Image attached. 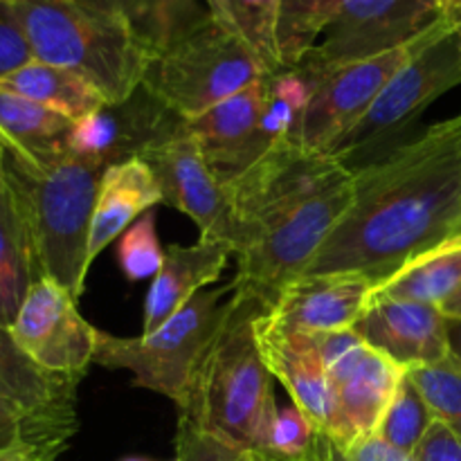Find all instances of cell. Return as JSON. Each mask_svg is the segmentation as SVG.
<instances>
[{"mask_svg":"<svg viewBox=\"0 0 461 461\" xmlns=\"http://www.w3.org/2000/svg\"><path fill=\"white\" fill-rule=\"evenodd\" d=\"M461 234V113L354 171V201L304 275L358 273L383 284Z\"/></svg>","mask_w":461,"mask_h":461,"instance_id":"cell-1","label":"cell"},{"mask_svg":"<svg viewBox=\"0 0 461 461\" xmlns=\"http://www.w3.org/2000/svg\"><path fill=\"white\" fill-rule=\"evenodd\" d=\"M102 174V167L68 147L48 156L5 149V183L30 232L39 275L61 284L75 300L90 270L88 237Z\"/></svg>","mask_w":461,"mask_h":461,"instance_id":"cell-2","label":"cell"},{"mask_svg":"<svg viewBox=\"0 0 461 461\" xmlns=\"http://www.w3.org/2000/svg\"><path fill=\"white\" fill-rule=\"evenodd\" d=\"M264 311L266 306L248 293H232L198 363L187 401L178 408L180 417L250 453H261L277 412L275 378L261 358L255 336V320Z\"/></svg>","mask_w":461,"mask_h":461,"instance_id":"cell-3","label":"cell"},{"mask_svg":"<svg viewBox=\"0 0 461 461\" xmlns=\"http://www.w3.org/2000/svg\"><path fill=\"white\" fill-rule=\"evenodd\" d=\"M36 61L84 77L106 104H124L142 88L153 54L117 21L72 0H7Z\"/></svg>","mask_w":461,"mask_h":461,"instance_id":"cell-4","label":"cell"},{"mask_svg":"<svg viewBox=\"0 0 461 461\" xmlns=\"http://www.w3.org/2000/svg\"><path fill=\"white\" fill-rule=\"evenodd\" d=\"M461 84V43L448 18L426 32L403 68L378 93L358 124L338 142L331 158L351 171L374 165L403 142L435 99Z\"/></svg>","mask_w":461,"mask_h":461,"instance_id":"cell-5","label":"cell"},{"mask_svg":"<svg viewBox=\"0 0 461 461\" xmlns=\"http://www.w3.org/2000/svg\"><path fill=\"white\" fill-rule=\"evenodd\" d=\"M268 75L243 41L207 16L149 66L142 88L180 120H194Z\"/></svg>","mask_w":461,"mask_h":461,"instance_id":"cell-6","label":"cell"},{"mask_svg":"<svg viewBox=\"0 0 461 461\" xmlns=\"http://www.w3.org/2000/svg\"><path fill=\"white\" fill-rule=\"evenodd\" d=\"M228 293H234V284L196 293L160 329L140 338H120L97 329L95 363L126 369L133 374L135 387L158 392L180 408L187 401L198 363L223 320L228 304L223 297Z\"/></svg>","mask_w":461,"mask_h":461,"instance_id":"cell-7","label":"cell"},{"mask_svg":"<svg viewBox=\"0 0 461 461\" xmlns=\"http://www.w3.org/2000/svg\"><path fill=\"white\" fill-rule=\"evenodd\" d=\"M351 201L354 171L342 169L286 219L237 252L239 270L232 282L234 291L248 293L270 309L279 293L304 275L306 266L349 210Z\"/></svg>","mask_w":461,"mask_h":461,"instance_id":"cell-8","label":"cell"},{"mask_svg":"<svg viewBox=\"0 0 461 461\" xmlns=\"http://www.w3.org/2000/svg\"><path fill=\"white\" fill-rule=\"evenodd\" d=\"M342 169L347 167L336 158L313 153L297 142L270 147L246 174L225 185L232 255L286 219Z\"/></svg>","mask_w":461,"mask_h":461,"instance_id":"cell-9","label":"cell"},{"mask_svg":"<svg viewBox=\"0 0 461 461\" xmlns=\"http://www.w3.org/2000/svg\"><path fill=\"white\" fill-rule=\"evenodd\" d=\"M444 18L437 0H336L315 48L297 66L327 70L412 43Z\"/></svg>","mask_w":461,"mask_h":461,"instance_id":"cell-10","label":"cell"},{"mask_svg":"<svg viewBox=\"0 0 461 461\" xmlns=\"http://www.w3.org/2000/svg\"><path fill=\"white\" fill-rule=\"evenodd\" d=\"M423 36L378 57L342 63L327 70H311L315 75V90L302 122V147L313 153L331 156L338 142L369 111L387 81L408 63Z\"/></svg>","mask_w":461,"mask_h":461,"instance_id":"cell-11","label":"cell"},{"mask_svg":"<svg viewBox=\"0 0 461 461\" xmlns=\"http://www.w3.org/2000/svg\"><path fill=\"white\" fill-rule=\"evenodd\" d=\"M9 333L18 349L50 374L81 381L95 363L97 329L81 318L75 297L50 277L32 284Z\"/></svg>","mask_w":461,"mask_h":461,"instance_id":"cell-12","label":"cell"},{"mask_svg":"<svg viewBox=\"0 0 461 461\" xmlns=\"http://www.w3.org/2000/svg\"><path fill=\"white\" fill-rule=\"evenodd\" d=\"M156 176L162 203L187 214L201 230V239L223 241L232 248V228L225 187L212 174L201 147L185 120L158 135L138 153Z\"/></svg>","mask_w":461,"mask_h":461,"instance_id":"cell-13","label":"cell"},{"mask_svg":"<svg viewBox=\"0 0 461 461\" xmlns=\"http://www.w3.org/2000/svg\"><path fill=\"white\" fill-rule=\"evenodd\" d=\"M403 374L401 365L365 340L331 365L327 378L333 412L327 439L336 448L349 450L376 435Z\"/></svg>","mask_w":461,"mask_h":461,"instance_id":"cell-14","label":"cell"},{"mask_svg":"<svg viewBox=\"0 0 461 461\" xmlns=\"http://www.w3.org/2000/svg\"><path fill=\"white\" fill-rule=\"evenodd\" d=\"M376 288V282L358 273L302 275L266 313L288 331H342L358 324Z\"/></svg>","mask_w":461,"mask_h":461,"instance_id":"cell-15","label":"cell"},{"mask_svg":"<svg viewBox=\"0 0 461 461\" xmlns=\"http://www.w3.org/2000/svg\"><path fill=\"white\" fill-rule=\"evenodd\" d=\"M174 113L140 88L129 102L106 104L99 111L72 124L68 144L75 156L95 162L102 169L138 158L151 140L178 122Z\"/></svg>","mask_w":461,"mask_h":461,"instance_id":"cell-16","label":"cell"},{"mask_svg":"<svg viewBox=\"0 0 461 461\" xmlns=\"http://www.w3.org/2000/svg\"><path fill=\"white\" fill-rule=\"evenodd\" d=\"M261 81L216 104L203 115L185 120L212 174L223 187L246 174L268 151V144L261 138Z\"/></svg>","mask_w":461,"mask_h":461,"instance_id":"cell-17","label":"cell"},{"mask_svg":"<svg viewBox=\"0 0 461 461\" xmlns=\"http://www.w3.org/2000/svg\"><path fill=\"white\" fill-rule=\"evenodd\" d=\"M354 331L403 369L439 363L453 351L448 320L439 306L432 304L374 295Z\"/></svg>","mask_w":461,"mask_h":461,"instance_id":"cell-18","label":"cell"},{"mask_svg":"<svg viewBox=\"0 0 461 461\" xmlns=\"http://www.w3.org/2000/svg\"><path fill=\"white\" fill-rule=\"evenodd\" d=\"M255 336L268 372L286 387L291 401L309 417L318 435L327 437L333 412L331 385L309 333L288 331L264 311L255 320Z\"/></svg>","mask_w":461,"mask_h":461,"instance_id":"cell-19","label":"cell"},{"mask_svg":"<svg viewBox=\"0 0 461 461\" xmlns=\"http://www.w3.org/2000/svg\"><path fill=\"white\" fill-rule=\"evenodd\" d=\"M232 248L223 241L201 239L194 246L167 248L165 264L153 277L144 306L142 333L160 329L171 315L178 313L203 286L214 284L228 266Z\"/></svg>","mask_w":461,"mask_h":461,"instance_id":"cell-20","label":"cell"},{"mask_svg":"<svg viewBox=\"0 0 461 461\" xmlns=\"http://www.w3.org/2000/svg\"><path fill=\"white\" fill-rule=\"evenodd\" d=\"M162 203V192L147 162L129 158L106 167L99 180L88 237V264L120 239L144 212Z\"/></svg>","mask_w":461,"mask_h":461,"instance_id":"cell-21","label":"cell"},{"mask_svg":"<svg viewBox=\"0 0 461 461\" xmlns=\"http://www.w3.org/2000/svg\"><path fill=\"white\" fill-rule=\"evenodd\" d=\"M77 385L75 378L50 374L32 363L18 349L9 327L0 324V399L14 401L36 417L77 432Z\"/></svg>","mask_w":461,"mask_h":461,"instance_id":"cell-22","label":"cell"},{"mask_svg":"<svg viewBox=\"0 0 461 461\" xmlns=\"http://www.w3.org/2000/svg\"><path fill=\"white\" fill-rule=\"evenodd\" d=\"M124 25L153 59L210 16L205 0H72Z\"/></svg>","mask_w":461,"mask_h":461,"instance_id":"cell-23","label":"cell"},{"mask_svg":"<svg viewBox=\"0 0 461 461\" xmlns=\"http://www.w3.org/2000/svg\"><path fill=\"white\" fill-rule=\"evenodd\" d=\"M457 288H461V234L401 266L378 284L376 295L441 306Z\"/></svg>","mask_w":461,"mask_h":461,"instance_id":"cell-24","label":"cell"},{"mask_svg":"<svg viewBox=\"0 0 461 461\" xmlns=\"http://www.w3.org/2000/svg\"><path fill=\"white\" fill-rule=\"evenodd\" d=\"M34 248L18 203L7 183L0 185V324L9 327L39 279Z\"/></svg>","mask_w":461,"mask_h":461,"instance_id":"cell-25","label":"cell"},{"mask_svg":"<svg viewBox=\"0 0 461 461\" xmlns=\"http://www.w3.org/2000/svg\"><path fill=\"white\" fill-rule=\"evenodd\" d=\"M0 88L21 95L45 108L70 117L72 122L106 106V99L77 72L50 63L30 61L0 79Z\"/></svg>","mask_w":461,"mask_h":461,"instance_id":"cell-26","label":"cell"},{"mask_svg":"<svg viewBox=\"0 0 461 461\" xmlns=\"http://www.w3.org/2000/svg\"><path fill=\"white\" fill-rule=\"evenodd\" d=\"M75 122L0 88V144L23 156H48L68 144Z\"/></svg>","mask_w":461,"mask_h":461,"instance_id":"cell-27","label":"cell"},{"mask_svg":"<svg viewBox=\"0 0 461 461\" xmlns=\"http://www.w3.org/2000/svg\"><path fill=\"white\" fill-rule=\"evenodd\" d=\"M261 138L270 147L279 142L300 144L302 122L315 90V75L304 66L268 72L261 81Z\"/></svg>","mask_w":461,"mask_h":461,"instance_id":"cell-28","label":"cell"},{"mask_svg":"<svg viewBox=\"0 0 461 461\" xmlns=\"http://www.w3.org/2000/svg\"><path fill=\"white\" fill-rule=\"evenodd\" d=\"M212 16L232 32L268 72L284 68L279 50V0H205Z\"/></svg>","mask_w":461,"mask_h":461,"instance_id":"cell-29","label":"cell"},{"mask_svg":"<svg viewBox=\"0 0 461 461\" xmlns=\"http://www.w3.org/2000/svg\"><path fill=\"white\" fill-rule=\"evenodd\" d=\"M336 0H279V50L293 68L315 48Z\"/></svg>","mask_w":461,"mask_h":461,"instance_id":"cell-30","label":"cell"},{"mask_svg":"<svg viewBox=\"0 0 461 461\" xmlns=\"http://www.w3.org/2000/svg\"><path fill=\"white\" fill-rule=\"evenodd\" d=\"M435 421V414L428 408L426 401L417 392V387L410 383V378H401L396 394L378 426L376 437L385 441L392 448L401 450L405 455H412L421 439L426 437L428 428Z\"/></svg>","mask_w":461,"mask_h":461,"instance_id":"cell-31","label":"cell"},{"mask_svg":"<svg viewBox=\"0 0 461 461\" xmlns=\"http://www.w3.org/2000/svg\"><path fill=\"white\" fill-rule=\"evenodd\" d=\"M435 419L453 426L461 419V360L450 351L444 360L432 365H414L405 369Z\"/></svg>","mask_w":461,"mask_h":461,"instance_id":"cell-32","label":"cell"},{"mask_svg":"<svg viewBox=\"0 0 461 461\" xmlns=\"http://www.w3.org/2000/svg\"><path fill=\"white\" fill-rule=\"evenodd\" d=\"M115 259L129 282L156 277L165 264V250L156 230V212L149 210L117 239Z\"/></svg>","mask_w":461,"mask_h":461,"instance_id":"cell-33","label":"cell"},{"mask_svg":"<svg viewBox=\"0 0 461 461\" xmlns=\"http://www.w3.org/2000/svg\"><path fill=\"white\" fill-rule=\"evenodd\" d=\"M318 446V430L295 403L277 408L266 435L261 457L275 461H311Z\"/></svg>","mask_w":461,"mask_h":461,"instance_id":"cell-34","label":"cell"},{"mask_svg":"<svg viewBox=\"0 0 461 461\" xmlns=\"http://www.w3.org/2000/svg\"><path fill=\"white\" fill-rule=\"evenodd\" d=\"M75 432L57 426L43 417L25 410L14 401L0 399V453L23 444L66 446Z\"/></svg>","mask_w":461,"mask_h":461,"instance_id":"cell-35","label":"cell"},{"mask_svg":"<svg viewBox=\"0 0 461 461\" xmlns=\"http://www.w3.org/2000/svg\"><path fill=\"white\" fill-rule=\"evenodd\" d=\"M176 461H255V453L178 417Z\"/></svg>","mask_w":461,"mask_h":461,"instance_id":"cell-36","label":"cell"},{"mask_svg":"<svg viewBox=\"0 0 461 461\" xmlns=\"http://www.w3.org/2000/svg\"><path fill=\"white\" fill-rule=\"evenodd\" d=\"M34 61L27 36L7 0H0V79Z\"/></svg>","mask_w":461,"mask_h":461,"instance_id":"cell-37","label":"cell"},{"mask_svg":"<svg viewBox=\"0 0 461 461\" xmlns=\"http://www.w3.org/2000/svg\"><path fill=\"white\" fill-rule=\"evenodd\" d=\"M315 461H414L412 455H405L401 450L392 448L376 435L360 444L351 446L349 450H340L331 444L324 435H318L315 446Z\"/></svg>","mask_w":461,"mask_h":461,"instance_id":"cell-38","label":"cell"},{"mask_svg":"<svg viewBox=\"0 0 461 461\" xmlns=\"http://www.w3.org/2000/svg\"><path fill=\"white\" fill-rule=\"evenodd\" d=\"M414 461H461V435L446 421L435 419L412 453Z\"/></svg>","mask_w":461,"mask_h":461,"instance_id":"cell-39","label":"cell"},{"mask_svg":"<svg viewBox=\"0 0 461 461\" xmlns=\"http://www.w3.org/2000/svg\"><path fill=\"white\" fill-rule=\"evenodd\" d=\"M66 446H36V444H23L14 446V448L3 450L0 461H59L63 455Z\"/></svg>","mask_w":461,"mask_h":461,"instance_id":"cell-40","label":"cell"},{"mask_svg":"<svg viewBox=\"0 0 461 461\" xmlns=\"http://www.w3.org/2000/svg\"><path fill=\"white\" fill-rule=\"evenodd\" d=\"M444 9V16L448 18L450 25L455 27L459 36V43H461V0H437Z\"/></svg>","mask_w":461,"mask_h":461,"instance_id":"cell-41","label":"cell"},{"mask_svg":"<svg viewBox=\"0 0 461 461\" xmlns=\"http://www.w3.org/2000/svg\"><path fill=\"white\" fill-rule=\"evenodd\" d=\"M439 309L446 320H461V288H457V291H455L453 295L439 306Z\"/></svg>","mask_w":461,"mask_h":461,"instance_id":"cell-42","label":"cell"},{"mask_svg":"<svg viewBox=\"0 0 461 461\" xmlns=\"http://www.w3.org/2000/svg\"><path fill=\"white\" fill-rule=\"evenodd\" d=\"M448 338L450 349L461 360V320H448Z\"/></svg>","mask_w":461,"mask_h":461,"instance_id":"cell-43","label":"cell"},{"mask_svg":"<svg viewBox=\"0 0 461 461\" xmlns=\"http://www.w3.org/2000/svg\"><path fill=\"white\" fill-rule=\"evenodd\" d=\"M5 183V149L0 144V185Z\"/></svg>","mask_w":461,"mask_h":461,"instance_id":"cell-44","label":"cell"},{"mask_svg":"<svg viewBox=\"0 0 461 461\" xmlns=\"http://www.w3.org/2000/svg\"><path fill=\"white\" fill-rule=\"evenodd\" d=\"M448 426H450V423H448ZM450 428H453V430L457 432V435H461V419H459V421H455L453 426H450Z\"/></svg>","mask_w":461,"mask_h":461,"instance_id":"cell-45","label":"cell"},{"mask_svg":"<svg viewBox=\"0 0 461 461\" xmlns=\"http://www.w3.org/2000/svg\"><path fill=\"white\" fill-rule=\"evenodd\" d=\"M120 461H153V459H147V457H124V459H120Z\"/></svg>","mask_w":461,"mask_h":461,"instance_id":"cell-46","label":"cell"},{"mask_svg":"<svg viewBox=\"0 0 461 461\" xmlns=\"http://www.w3.org/2000/svg\"><path fill=\"white\" fill-rule=\"evenodd\" d=\"M255 461H275V459H268V457H261V455H255Z\"/></svg>","mask_w":461,"mask_h":461,"instance_id":"cell-47","label":"cell"},{"mask_svg":"<svg viewBox=\"0 0 461 461\" xmlns=\"http://www.w3.org/2000/svg\"><path fill=\"white\" fill-rule=\"evenodd\" d=\"M313 455H315V453H313ZM311 461H315V457H313V459H311Z\"/></svg>","mask_w":461,"mask_h":461,"instance_id":"cell-48","label":"cell"}]
</instances>
